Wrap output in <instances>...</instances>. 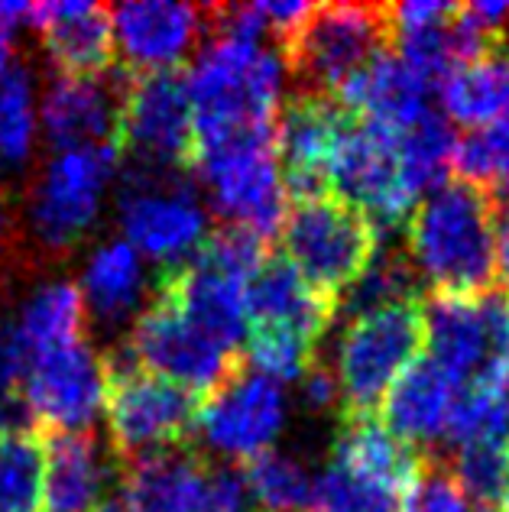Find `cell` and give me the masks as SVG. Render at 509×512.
<instances>
[{
    "instance_id": "10",
    "label": "cell",
    "mask_w": 509,
    "mask_h": 512,
    "mask_svg": "<svg viewBox=\"0 0 509 512\" xmlns=\"http://www.w3.org/2000/svg\"><path fill=\"white\" fill-rule=\"evenodd\" d=\"M114 150L120 163L192 172L198 133L189 82L179 69L130 75L117 114Z\"/></svg>"
},
{
    "instance_id": "42",
    "label": "cell",
    "mask_w": 509,
    "mask_h": 512,
    "mask_svg": "<svg viewBox=\"0 0 509 512\" xmlns=\"http://www.w3.org/2000/svg\"><path fill=\"white\" fill-rule=\"evenodd\" d=\"M13 231V218H10V208H7V198L0 195V263H4V256L10 250V234Z\"/></svg>"
},
{
    "instance_id": "23",
    "label": "cell",
    "mask_w": 509,
    "mask_h": 512,
    "mask_svg": "<svg viewBox=\"0 0 509 512\" xmlns=\"http://www.w3.org/2000/svg\"><path fill=\"white\" fill-rule=\"evenodd\" d=\"M461 386L451 376L432 363L428 357L412 360L403 370V376L390 386L383 399V422L399 441L422 454V448H435L445 444V431L451 422L454 399H458ZM428 451V454H435Z\"/></svg>"
},
{
    "instance_id": "19",
    "label": "cell",
    "mask_w": 509,
    "mask_h": 512,
    "mask_svg": "<svg viewBox=\"0 0 509 512\" xmlns=\"http://www.w3.org/2000/svg\"><path fill=\"white\" fill-rule=\"evenodd\" d=\"M30 26L39 30L46 59L56 75L98 78L114 69L111 10L85 0H49L30 4Z\"/></svg>"
},
{
    "instance_id": "17",
    "label": "cell",
    "mask_w": 509,
    "mask_h": 512,
    "mask_svg": "<svg viewBox=\"0 0 509 512\" xmlns=\"http://www.w3.org/2000/svg\"><path fill=\"white\" fill-rule=\"evenodd\" d=\"M114 49L130 75L172 72L208 36L205 10L172 0H133L111 10Z\"/></svg>"
},
{
    "instance_id": "31",
    "label": "cell",
    "mask_w": 509,
    "mask_h": 512,
    "mask_svg": "<svg viewBox=\"0 0 509 512\" xmlns=\"http://www.w3.org/2000/svg\"><path fill=\"white\" fill-rule=\"evenodd\" d=\"M46 503V444L33 428L0 435V512H39Z\"/></svg>"
},
{
    "instance_id": "3",
    "label": "cell",
    "mask_w": 509,
    "mask_h": 512,
    "mask_svg": "<svg viewBox=\"0 0 509 512\" xmlns=\"http://www.w3.org/2000/svg\"><path fill=\"white\" fill-rule=\"evenodd\" d=\"M192 179L202 185L221 224L244 227L266 244L279 234L289 198L276 156V127L198 140Z\"/></svg>"
},
{
    "instance_id": "13",
    "label": "cell",
    "mask_w": 509,
    "mask_h": 512,
    "mask_svg": "<svg viewBox=\"0 0 509 512\" xmlns=\"http://www.w3.org/2000/svg\"><path fill=\"white\" fill-rule=\"evenodd\" d=\"M351 124L354 114L331 94L296 91L279 104L276 156L289 201L331 192L334 156Z\"/></svg>"
},
{
    "instance_id": "36",
    "label": "cell",
    "mask_w": 509,
    "mask_h": 512,
    "mask_svg": "<svg viewBox=\"0 0 509 512\" xmlns=\"http://www.w3.org/2000/svg\"><path fill=\"white\" fill-rule=\"evenodd\" d=\"M318 360V344L289 328L250 325L244 341V363L276 383H299Z\"/></svg>"
},
{
    "instance_id": "21",
    "label": "cell",
    "mask_w": 509,
    "mask_h": 512,
    "mask_svg": "<svg viewBox=\"0 0 509 512\" xmlns=\"http://www.w3.org/2000/svg\"><path fill=\"white\" fill-rule=\"evenodd\" d=\"M334 318H338V302L308 286L283 253H266V260L247 282L250 325L289 328L312 344H321Z\"/></svg>"
},
{
    "instance_id": "1",
    "label": "cell",
    "mask_w": 509,
    "mask_h": 512,
    "mask_svg": "<svg viewBox=\"0 0 509 512\" xmlns=\"http://www.w3.org/2000/svg\"><path fill=\"white\" fill-rule=\"evenodd\" d=\"M403 250L432 295L480 299L500 289L497 201L471 182L448 179L412 205Z\"/></svg>"
},
{
    "instance_id": "38",
    "label": "cell",
    "mask_w": 509,
    "mask_h": 512,
    "mask_svg": "<svg viewBox=\"0 0 509 512\" xmlns=\"http://www.w3.org/2000/svg\"><path fill=\"white\" fill-rule=\"evenodd\" d=\"M399 512H471L445 454H422L419 474L399 503Z\"/></svg>"
},
{
    "instance_id": "45",
    "label": "cell",
    "mask_w": 509,
    "mask_h": 512,
    "mask_svg": "<svg viewBox=\"0 0 509 512\" xmlns=\"http://www.w3.org/2000/svg\"><path fill=\"white\" fill-rule=\"evenodd\" d=\"M500 506H503V512H509V490H506V496H503V503H500Z\"/></svg>"
},
{
    "instance_id": "12",
    "label": "cell",
    "mask_w": 509,
    "mask_h": 512,
    "mask_svg": "<svg viewBox=\"0 0 509 512\" xmlns=\"http://www.w3.org/2000/svg\"><path fill=\"white\" fill-rule=\"evenodd\" d=\"M286 415L289 406L283 383L244 363L231 380L202 399L195 438L208 454H218L221 464L240 467L273 451L276 438L286 428Z\"/></svg>"
},
{
    "instance_id": "6",
    "label": "cell",
    "mask_w": 509,
    "mask_h": 512,
    "mask_svg": "<svg viewBox=\"0 0 509 512\" xmlns=\"http://www.w3.org/2000/svg\"><path fill=\"white\" fill-rule=\"evenodd\" d=\"M120 172L114 146L56 150L26 192V231L46 256H69L95 231L107 188Z\"/></svg>"
},
{
    "instance_id": "37",
    "label": "cell",
    "mask_w": 509,
    "mask_h": 512,
    "mask_svg": "<svg viewBox=\"0 0 509 512\" xmlns=\"http://www.w3.org/2000/svg\"><path fill=\"white\" fill-rule=\"evenodd\" d=\"M403 493L354 474L341 464H328L312 483L305 512H399Z\"/></svg>"
},
{
    "instance_id": "2",
    "label": "cell",
    "mask_w": 509,
    "mask_h": 512,
    "mask_svg": "<svg viewBox=\"0 0 509 512\" xmlns=\"http://www.w3.org/2000/svg\"><path fill=\"white\" fill-rule=\"evenodd\" d=\"M283 59L263 43L214 36L185 72L198 140L276 127L283 98Z\"/></svg>"
},
{
    "instance_id": "18",
    "label": "cell",
    "mask_w": 509,
    "mask_h": 512,
    "mask_svg": "<svg viewBox=\"0 0 509 512\" xmlns=\"http://www.w3.org/2000/svg\"><path fill=\"white\" fill-rule=\"evenodd\" d=\"M124 82V69H111L98 78L52 75L43 101H39V127H43L52 150L114 146Z\"/></svg>"
},
{
    "instance_id": "26",
    "label": "cell",
    "mask_w": 509,
    "mask_h": 512,
    "mask_svg": "<svg viewBox=\"0 0 509 512\" xmlns=\"http://www.w3.org/2000/svg\"><path fill=\"white\" fill-rule=\"evenodd\" d=\"M331 464H341L360 477L380 483L386 490H396L406 496L415 474H419L422 454L409 448L406 441H399L377 412L338 415Z\"/></svg>"
},
{
    "instance_id": "40",
    "label": "cell",
    "mask_w": 509,
    "mask_h": 512,
    "mask_svg": "<svg viewBox=\"0 0 509 512\" xmlns=\"http://www.w3.org/2000/svg\"><path fill=\"white\" fill-rule=\"evenodd\" d=\"M302 386V402L308 412H318L325 415L331 409L341 412V389H338V376H334L331 367H325L321 360H315L308 373L299 380Z\"/></svg>"
},
{
    "instance_id": "27",
    "label": "cell",
    "mask_w": 509,
    "mask_h": 512,
    "mask_svg": "<svg viewBox=\"0 0 509 512\" xmlns=\"http://www.w3.org/2000/svg\"><path fill=\"white\" fill-rule=\"evenodd\" d=\"M441 104L454 124L474 130L509 117V46L490 49L448 75L441 82Z\"/></svg>"
},
{
    "instance_id": "15",
    "label": "cell",
    "mask_w": 509,
    "mask_h": 512,
    "mask_svg": "<svg viewBox=\"0 0 509 512\" xmlns=\"http://www.w3.org/2000/svg\"><path fill=\"white\" fill-rule=\"evenodd\" d=\"M104 357L85 338L33 357L23 402L33 425L49 431H91L104 409Z\"/></svg>"
},
{
    "instance_id": "14",
    "label": "cell",
    "mask_w": 509,
    "mask_h": 512,
    "mask_svg": "<svg viewBox=\"0 0 509 512\" xmlns=\"http://www.w3.org/2000/svg\"><path fill=\"white\" fill-rule=\"evenodd\" d=\"M331 192L364 211L377 224V231L403 224L415 198L406 192L403 169H399V133L354 117L334 156Z\"/></svg>"
},
{
    "instance_id": "35",
    "label": "cell",
    "mask_w": 509,
    "mask_h": 512,
    "mask_svg": "<svg viewBox=\"0 0 509 512\" xmlns=\"http://www.w3.org/2000/svg\"><path fill=\"white\" fill-rule=\"evenodd\" d=\"M454 480L477 509H497L509 490V441L461 444L448 461Z\"/></svg>"
},
{
    "instance_id": "4",
    "label": "cell",
    "mask_w": 509,
    "mask_h": 512,
    "mask_svg": "<svg viewBox=\"0 0 509 512\" xmlns=\"http://www.w3.org/2000/svg\"><path fill=\"white\" fill-rule=\"evenodd\" d=\"M104 415H107V444L117 464L137 457L185 448L195 438L202 396L189 393L163 376L137 367L124 347L104 350Z\"/></svg>"
},
{
    "instance_id": "33",
    "label": "cell",
    "mask_w": 509,
    "mask_h": 512,
    "mask_svg": "<svg viewBox=\"0 0 509 512\" xmlns=\"http://www.w3.org/2000/svg\"><path fill=\"white\" fill-rule=\"evenodd\" d=\"M240 474H244L250 500L263 506L260 512H305L315 483L299 457L283 451L253 457V461L240 464Z\"/></svg>"
},
{
    "instance_id": "30",
    "label": "cell",
    "mask_w": 509,
    "mask_h": 512,
    "mask_svg": "<svg viewBox=\"0 0 509 512\" xmlns=\"http://www.w3.org/2000/svg\"><path fill=\"white\" fill-rule=\"evenodd\" d=\"M36 137V78L26 62H13L0 75V169L20 172L33 159Z\"/></svg>"
},
{
    "instance_id": "39",
    "label": "cell",
    "mask_w": 509,
    "mask_h": 512,
    "mask_svg": "<svg viewBox=\"0 0 509 512\" xmlns=\"http://www.w3.org/2000/svg\"><path fill=\"white\" fill-rule=\"evenodd\" d=\"M30 367H33V350L20 338L13 318H0V402L23 399V383Z\"/></svg>"
},
{
    "instance_id": "7",
    "label": "cell",
    "mask_w": 509,
    "mask_h": 512,
    "mask_svg": "<svg viewBox=\"0 0 509 512\" xmlns=\"http://www.w3.org/2000/svg\"><path fill=\"white\" fill-rule=\"evenodd\" d=\"M117 224L127 244L146 260L172 269L208 237V211L192 185V172L120 163Z\"/></svg>"
},
{
    "instance_id": "28",
    "label": "cell",
    "mask_w": 509,
    "mask_h": 512,
    "mask_svg": "<svg viewBox=\"0 0 509 512\" xmlns=\"http://www.w3.org/2000/svg\"><path fill=\"white\" fill-rule=\"evenodd\" d=\"M85 318H88L85 302L75 282L52 279L26 295L17 318H13V325H17L20 338L36 357V354H46V350L82 341Z\"/></svg>"
},
{
    "instance_id": "34",
    "label": "cell",
    "mask_w": 509,
    "mask_h": 512,
    "mask_svg": "<svg viewBox=\"0 0 509 512\" xmlns=\"http://www.w3.org/2000/svg\"><path fill=\"white\" fill-rule=\"evenodd\" d=\"M458 179L471 182L493 201L509 198V117L493 120L487 127L471 130L458 140L454 153Z\"/></svg>"
},
{
    "instance_id": "43",
    "label": "cell",
    "mask_w": 509,
    "mask_h": 512,
    "mask_svg": "<svg viewBox=\"0 0 509 512\" xmlns=\"http://www.w3.org/2000/svg\"><path fill=\"white\" fill-rule=\"evenodd\" d=\"M13 65V33L0 30V75Z\"/></svg>"
},
{
    "instance_id": "24",
    "label": "cell",
    "mask_w": 509,
    "mask_h": 512,
    "mask_svg": "<svg viewBox=\"0 0 509 512\" xmlns=\"http://www.w3.org/2000/svg\"><path fill=\"white\" fill-rule=\"evenodd\" d=\"M82 302L101 328L117 331L130 328L146 302H150L153 286L146 282L143 256L133 250L127 240H104L88 253L82 282H78Z\"/></svg>"
},
{
    "instance_id": "29",
    "label": "cell",
    "mask_w": 509,
    "mask_h": 512,
    "mask_svg": "<svg viewBox=\"0 0 509 512\" xmlns=\"http://www.w3.org/2000/svg\"><path fill=\"white\" fill-rule=\"evenodd\" d=\"M458 153V137L448 124V117L428 111L419 124L399 133V169H403L406 192L419 201L448 182Z\"/></svg>"
},
{
    "instance_id": "11",
    "label": "cell",
    "mask_w": 509,
    "mask_h": 512,
    "mask_svg": "<svg viewBox=\"0 0 509 512\" xmlns=\"http://www.w3.org/2000/svg\"><path fill=\"white\" fill-rule=\"evenodd\" d=\"M120 347L146 373L185 386L202 399H208L214 389L244 367V354H231L218 341H211L156 289L143 312L133 318L127 341Z\"/></svg>"
},
{
    "instance_id": "22",
    "label": "cell",
    "mask_w": 509,
    "mask_h": 512,
    "mask_svg": "<svg viewBox=\"0 0 509 512\" xmlns=\"http://www.w3.org/2000/svg\"><path fill=\"white\" fill-rule=\"evenodd\" d=\"M46 444V506L49 512H91L117 480V457L95 431H49Z\"/></svg>"
},
{
    "instance_id": "32",
    "label": "cell",
    "mask_w": 509,
    "mask_h": 512,
    "mask_svg": "<svg viewBox=\"0 0 509 512\" xmlns=\"http://www.w3.org/2000/svg\"><path fill=\"white\" fill-rule=\"evenodd\" d=\"M415 299H425V289L419 276H415L406 250L380 247L370 266L364 269V276L338 299V315L360 318L367 312H377V308L396 302H415Z\"/></svg>"
},
{
    "instance_id": "44",
    "label": "cell",
    "mask_w": 509,
    "mask_h": 512,
    "mask_svg": "<svg viewBox=\"0 0 509 512\" xmlns=\"http://www.w3.org/2000/svg\"><path fill=\"white\" fill-rule=\"evenodd\" d=\"M91 512H127V509H124V503H120V500H104L101 506H95Z\"/></svg>"
},
{
    "instance_id": "16",
    "label": "cell",
    "mask_w": 509,
    "mask_h": 512,
    "mask_svg": "<svg viewBox=\"0 0 509 512\" xmlns=\"http://www.w3.org/2000/svg\"><path fill=\"white\" fill-rule=\"evenodd\" d=\"M247 282L234 269L214 263L205 253H192L189 260L163 269L156 279V292L179 308L198 331L218 341L231 354H244L247 341Z\"/></svg>"
},
{
    "instance_id": "20",
    "label": "cell",
    "mask_w": 509,
    "mask_h": 512,
    "mask_svg": "<svg viewBox=\"0 0 509 512\" xmlns=\"http://www.w3.org/2000/svg\"><path fill=\"white\" fill-rule=\"evenodd\" d=\"M214 461L185 444L120 464L117 483L127 512H208V480Z\"/></svg>"
},
{
    "instance_id": "5",
    "label": "cell",
    "mask_w": 509,
    "mask_h": 512,
    "mask_svg": "<svg viewBox=\"0 0 509 512\" xmlns=\"http://www.w3.org/2000/svg\"><path fill=\"white\" fill-rule=\"evenodd\" d=\"M279 240L299 276L334 302L364 276L380 250L377 224L334 192L289 201Z\"/></svg>"
},
{
    "instance_id": "9",
    "label": "cell",
    "mask_w": 509,
    "mask_h": 512,
    "mask_svg": "<svg viewBox=\"0 0 509 512\" xmlns=\"http://www.w3.org/2000/svg\"><path fill=\"white\" fill-rule=\"evenodd\" d=\"M425 344V299L396 302L354 318L344 328L334 360L341 389L338 415H373L390 386L419 357Z\"/></svg>"
},
{
    "instance_id": "46",
    "label": "cell",
    "mask_w": 509,
    "mask_h": 512,
    "mask_svg": "<svg viewBox=\"0 0 509 512\" xmlns=\"http://www.w3.org/2000/svg\"><path fill=\"white\" fill-rule=\"evenodd\" d=\"M477 512H500V509H477Z\"/></svg>"
},
{
    "instance_id": "41",
    "label": "cell",
    "mask_w": 509,
    "mask_h": 512,
    "mask_svg": "<svg viewBox=\"0 0 509 512\" xmlns=\"http://www.w3.org/2000/svg\"><path fill=\"white\" fill-rule=\"evenodd\" d=\"M497 263H500V286L509 292V198L497 201Z\"/></svg>"
},
{
    "instance_id": "8",
    "label": "cell",
    "mask_w": 509,
    "mask_h": 512,
    "mask_svg": "<svg viewBox=\"0 0 509 512\" xmlns=\"http://www.w3.org/2000/svg\"><path fill=\"white\" fill-rule=\"evenodd\" d=\"M390 46L386 4H312L279 52L305 94H338Z\"/></svg>"
},
{
    "instance_id": "25",
    "label": "cell",
    "mask_w": 509,
    "mask_h": 512,
    "mask_svg": "<svg viewBox=\"0 0 509 512\" xmlns=\"http://www.w3.org/2000/svg\"><path fill=\"white\" fill-rule=\"evenodd\" d=\"M357 120L390 133H403L428 114V82L396 52H383L334 94Z\"/></svg>"
}]
</instances>
